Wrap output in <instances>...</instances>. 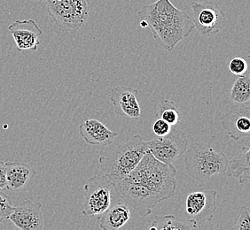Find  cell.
I'll return each mask as SVG.
<instances>
[{
  "label": "cell",
  "instance_id": "obj_25",
  "mask_svg": "<svg viewBox=\"0 0 250 230\" xmlns=\"http://www.w3.org/2000/svg\"><path fill=\"white\" fill-rule=\"evenodd\" d=\"M153 131L157 137H163L167 135L171 131V126L165 120L159 118L155 120V122L153 125Z\"/></svg>",
  "mask_w": 250,
  "mask_h": 230
},
{
  "label": "cell",
  "instance_id": "obj_5",
  "mask_svg": "<svg viewBox=\"0 0 250 230\" xmlns=\"http://www.w3.org/2000/svg\"><path fill=\"white\" fill-rule=\"evenodd\" d=\"M48 15L63 32L82 29L90 12L88 0H44Z\"/></svg>",
  "mask_w": 250,
  "mask_h": 230
},
{
  "label": "cell",
  "instance_id": "obj_22",
  "mask_svg": "<svg viewBox=\"0 0 250 230\" xmlns=\"http://www.w3.org/2000/svg\"><path fill=\"white\" fill-rule=\"evenodd\" d=\"M232 229L235 230H250V209L249 206L241 207L234 220Z\"/></svg>",
  "mask_w": 250,
  "mask_h": 230
},
{
  "label": "cell",
  "instance_id": "obj_4",
  "mask_svg": "<svg viewBox=\"0 0 250 230\" xmlns=\"http://www.w3.org/2000/svg\"><path fill=\"white\" fill-rule=\"evenodd\" d=\"M186 153V171L201 184L217 174L226 172L229 159L224 153H218L206 144L199 143L191 144Z\"/></svg>",
  "mask_w": 250,
  "mask_h": 230
},
{
  "label": "cell",
  "instance_id": "obj_8",
  "mask_svg": "<svg viewBox=\"0 0 250 230\" xmlns=\"http://www.w3.org/2000/svg\"><path fill=\"white\" fill-rule=\"evenodd\" d=\"M147 148L154 158L168 165L172 164L186 153L188 140L181 130H171L167 135L146 142Z\"/></svg>",
  "mask_w": 250,
  "mask_h": 230
},
{
  "label": "cell",
  "instance_id": "obj_9",
  "mask_svg": "<svg viewBox=\"0 0 250 230\" xmlns=\"http://www.w3.org/2000/svg\"><path fill=\"white\" fill-rule=\"evenodd\" d=\"M191 9L192 12L191 19L195 29L202 37L210 38L224 29L226 16L217 5L209 2H192Z\"/></svg>",
  "mask_w": 250,
  "mask_h": 230
},
{
  "label": "cell",
  "instance_id": "obj_14",
  "mask_svg": "<svg viewBox=\"0 0 250 230\" xmlns=\"http://www.w3.org/2000/svg\"><path fill=\"white\" fill-rule=\"evenodd\" d=\"M138 94L139 91L130 87L113 88L110 91V99L116 115L128 117L132 120H139L141 110L137 99Z\"/></svg>",
  "mask_w": 250,
  "mask_h": 230
},
{
  "label": "cell",
  "instance_id": "obj_12",
  "mask_svg": "<svg viewBox=\"0 0 250 230\" xmlns=\"http://www.w3.org/2000/svg\"><path fill=\"white\" fill-rule=\"evenodd\" d=\"M18 51H37L43 30L33 19H17L8 27Z\"/></svg>",
  "mask_w": 250,
  "mask_h": 230
},
{
  "label": "cell",
  "instance_id": "obj_17",
  "mask_svg": "<svg viewBox=\"0 0 250 230\" xmlns=\"http://www.w3.org/2000/svg\"><path fill=\"white\" fill-rule=\"evenodd\" d=\"M98 219L101 230H119L130 220V208L125 203L121 201L112 205L106 211L99 216Z\"/></svg>",
  "mask_w": 250,
  "mask_h": 230
},
{
  "label": "cell",
  "instance_id": "obj_2",
  "mask_svg": "<svg viewBox=\"0 0 250 230\" xmlns=\"http://www.w3.org/2000/svg\"><path fill=\"white\" fill-rule=\"evenodd\" d=\"M178 171L172 165L154 158L147 151L134 170L126 177L141 182L164 200L173 197L177 190Z\"/></svg>",
  "mask_w": 250,
  "mask_h": 230
},
{
  "label": "cell",
  "instance_id": "obj_20",
  "mask_svg": "<svg viewBox=\"0 0 250 230\" xmlns=\"http://www.w3.org/2000/svg\"><path fill=\"white\" fill-rule=\"evenodd\" d=\"M231 99L234 104H248L250 100V76L249 71L238 77L231 88Z\"/></svg>",
  "mask_w": 250,
  "mask_h": 230
},
{
  "label": "cell",
  "instance_id": "obj_26",
  "mask_svg": "<svg viewBox=\"0 0 250 230\" xmlns=\"http://www.w3.org/2000/svg\"><path fill=\"white\" fill-rule=\"evenodd\" d=\"M6 180H5V162L0 160V192L6 190Z\"/></svg>",
  "mask_w": 250,
  "mask_h": 230
},
{
  "label": "cell",
  "instance_id": "obj_18",
  "mask_svg": "<svg viewBox=\"0 0 250 230\" xmlns=\"http://www.w3.org/2000/svg\"><path fill=\"white\" fill-rule=\"evenodd\" d=\"M250 149L247 146L241 148L239 154L228 160L226 172L228 176L238 178L241 184H246L250 180Z\"/></svg>",
  "mask_w": 250,
  "mask_h": 230
},
{
  "label": "cell",
  "instance_id": "obj_6",
  "mask_svg": "<svg viewBox=\"0 0 250 230\" xmlns=\"http://www.w3.org/2000/svg\"><path fill=\"white\" fill-rule=\"evenodd\" d=\"M114 188L121 201L134 209L141 217L151 214L155 206L163 201L144 184L129 178L125 177L116 182Z\"/></svg>",
  "mask_w": 250,
  "mask_h": 230
},
{
  "label": "cell",
  "instance_id": "obj_10",
  "mask_svg": "<svg viewBox=\"0 0 250 230\" xmlns=\"http://www.w3.org/2000/svg\"><path fill=\"white\" fill-rule=\"evenodd\" d=\"M216 206L217 192L215 190L192 192L186 200L188 219L199 228L205 222L211 221Z\"/></svg>",
  "mask_w": 250,
  "mask_h": 230
},
{
  "label": "cell",
  "instance_id": "obj_28",
  "mask_svg": "<svg viewBox=\"0 0 250 230\" xmlns=\"http://www.w3.org/2000/svg\"><path fill=\"white\" fill-rule=\"evenodd\" d=\"M208 1H213V0H208Z\"/></svg>",
  "mask_w": 250,
  "mask_h": 230
},
{
  "label": "cell",
  "instance_id": "obj_15",
  "mask_svg": "<svg viewBox=\"0 0 250 230\" xmlns=\"http://www.w3.org/2000/svg\"><path fill=\"white\" fill-rule=\"evenodd\" d=\"M79 134L91 145H110L118 134L108 130L100 120H87L79 126Z\"/></svg>",
  "mask_w": 250,
  "mask_h": 230
},
{
  "label": "cell",
  "instance_id": "obj_16",
  "mask_svg": "<svg viewBox=\"0 0 250 230\" xmlns=\"http://www.w3.org/2000/svg\"><path fill=\"white\" fill-rule=\"evenodd\" d=\"M6 188L11 192H21L30 182L35 172L29 165L18 161L5 162Z\"/></svg>",
  "mask_w": 250,
  "mask_h": 230
},
{
  "label": "cell",
  "instance_id": "obj_3",
  "mask_svg": "<svg viewBox=\"0 0 250 230\" xmlns=\"http://www.w3.org/2000/svg\"><path fill=\"white\" fill-rule=\"evenodd\" d=\"M147 151L146 142L140 134H135L120 144L110 156L100 157L101 172L115 184L134 170Z\"/></svg>",
  "mask_w": 250,
  "mask_h": 230
},
{
  "label": "cell",
  "instance_id": "obj_21",
  "mask_svg": "<svg viewBox=\"0 0 250 230\" xmlns=\"http://www.w3.org/2000/svg\"><path fill=\"white\" fill-rule=\"evenodd\" d=\"M156 117L165 120L170 126H174L180 121V112L173 101L164 100L159 104Z\"/></svg>",
  "mask_w": 250,
  "mask_h": 230
},
{
  "label": "cell",
  "instance_id": "obj_1",
  "mask_svg": "<svg viewBox=\"0 0 250 230\" xmlns=\"http://www.w3.org/2000/svg\"><path fill=\"white\" fill-rule=\"evenodd\" d=\"M138 16L146 22L160 46L168 52H172L195 29L188 13L177 8L169 0L143 5Z\"/></svg>",
  "mask_w": 250,
  "mask_h": 230
},
{
  "label": "cell",
  "instance_id": "obj_27",
  "mask_svg": "<svg viewBox=\"0 0 250 230\" xmlns=\"http://www.w3.org/2000/svg\"><path fill=\"white\" fill-rule=\"evenodd\" d=\"M31 1L35 2V1H44V0H31Z\"/></svg>",
  "mask_w": 250,
  "mask_h": 230
},
{
  "label": "cell",
  "instance_id": "obj_13",
  "mask_svg": "<svg viewBox=\"0 0 250 230\" xmlns=\"http://www.w3.org/2000/svg\"><path fill=\"white\" fill-rule=\"evenodd\" d=\"M41 208L42 206L39 202L27 199L14 207L8 219L21 230H42L43 215Z\"/></svg>",
  "mask_w": 250,
  "mask_h": 230
},
{
  "label": "cell",
  "instance_id": "obj_7",
  "mask_svg": "<svg viewBox=\"0 0 250 230\" xmlns=\"http://www.w3.org/2000/svg\"><path fill=\"white\" fill-rule=\"evenodd\" d=\"M114 184L105 175L89 178L84 185L82 213L87 218L99 217L112 206Z\"/></svg>",
  "mask_w": 250,
  "mask_h": 230
},
{
  "label": "cell",
  "instance_id": "obj_19",
  "mask_svg": "<svg viewBox=\"0 0 250 230\" xmlns=\"http://www.w3.org/2000/svg\"><path fill=\"white\" fill-rule=\"evenodd\" d=\"M198 227L188 219H181L175 215L156 216L148 226L149 230H191Z\"/></svg>",
  "mask_w": 250,
  "mask_h": 230
},
{
  "label": "cell",
  "instance_id": "obj_24",
  "mask_svg": "<svg viewBox=\"0 0 250 230\" xmlns=\"http://www.w3.org/2000/svg\"><path fill=\"white\" fill-rule=\"evenodd\" d=\"M14 211V206L8 196L0 192V223L9 218Z\"/></svg>",
  "mask_w": 250,
  "mask_h": 230
},
{
  "label": "cell",
  "instance_id": "obj_23",
  "mask_svg": "<svg viewBox=\"0 0 250 230\" xmlns=\"http://www.w3.org/2000/svg\"><path fill=\"white\" fill-rule=\"evenodd\" d=\"M249 58H250L249 56L246 58L241 57L232 58L229 63V71L236 77L245 75L246 73L248 72V68H249V63H248Z\"/></svg>",
  "mask_w": 250,
  "mask_h": 230
},
{
  "label": "cell",
  "instance_id": "obj_11",
  "mask_svg": "<svg viewBox=\"0 0 250 230\" xmlns=\"http://www.w3.org/2000/svg\"><path fill=\"white\" fill-rule=\"evenodd\" d=\"M222 128L233 141L250 136V107L245 104H234L222 116Z\"/></svg>",
  "mask_w": 250,
  "mask_h": 230
}]
</instances>
